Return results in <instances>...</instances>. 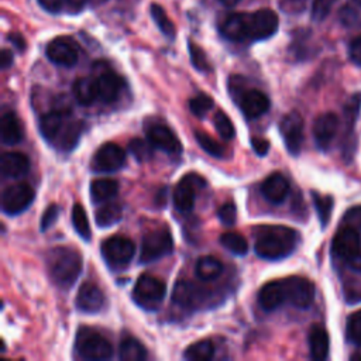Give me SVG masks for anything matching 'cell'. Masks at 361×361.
I'll list each match as a JSON object with an SVG mask.
<instances>
[{"instance_id": "obj_53", "label": "cell", "mask_w": 361, "mask_h": 361, "mask_svg": "<svg viewBox=\"0 0 361 361\" xmlns=\"http://www.w3.org/2000/svg\"><path fill=\"white\" fill-rule=\"evenodd\" d=\"M89 0H67V11L72 15L82 12V9L88 5Z\"/></svg>"}, {"instance_id": "obj_11", "label": "cell", "mask_w": 361, "mask_h": 361, "mask_svg": "<svg viewBox=\"0 0 361 361\" xmlns=\"http://www.w3.org/2000/svg\"><path fill=\"white\" fill-rule=\"evenodd\" d=\"M332 252L347 264L358 257L361 254V238L358 230L347 224L343 226L333 238Z\"/></svg>"}, {"instance_id": "obj_36", "label": "cell", "mask_w": 361, "mask_h": 361, "mask_svg": "<svg viewBox=\"0 0 361 361\" xmlns=\"http://www.w3.org/2000/svg\"><path fill=\"white\" fill-rule=\"evenodd\" d=\"M339 18L341 25L346 27L361 26V0H348L340 9Z\"/></svg>"}, {"instance_id": "obj_25", "label": "cell", "mask_w": 361, "mask_h": 361, "mask_svg": "<svg viewBox=\"0 0 361 361\" xmlns=\"http://www.w3.org/2000/svg\"><path fill=\"white\" fill-rule=\"evenodd\" d=\"M285 302H287V298H285L282 280L270 281L261 287L259 292V304L264 311L267 312L275 311L280 306H282Z\"/></svg>"}, {"instance_id": "obj_38", "label": "cell", "mask_w": 361, "mask_h": 361, "mask_svg": "<svg viewBox=\"0 0 361 361\" xmlns=\"http://www.w3.org/2000/svg\"><path fill=\"white\" fill-rule=\"evenodd\" d=\"M72 224L75 231L85 240V242H89L92 238V231L86 212L81 203H75L72 207Z\"/></svg>"}, {"instance_id": "obj_8", "label": "cell", "mask_w": 361, "mask_h": 361, "mask_svg": "<svg viewBox=\"0 0 361 361\" xmlns=\"http://www.w3.org/2000/svg\"><path fill=\"white\" fill-rule=\"evenodd\" d=\"M36 192L29 184H15L2 193V210L8 216L23 213L34 200Z\"/></svg>"}, {"instance_id": "obj_31", "label": "cell", "mask_w": 361, "mask_h": 361, "mask_svg": "<svg viewBox=\"0 0 361 361\" xmlns=\"http://www.w3.org/2000/svg\"><path fill=\"white\" fill-rule=\"evenodd\" d=\"M123 217V207L118 203H106L95 213V222L99 227H110Z\"/></svg>"}, {"instance_id": "obj_32", "label": "cell", "mask_w": 361, "mask_h": 361, "mask_svg": "<svg viewBox=\"0 0 361 361\" xmlns=\"http://www.w3.org/2000/svg\"><path fill=\"white\" fill-rule=\"evenodd\" d=\"M195 270H196V275L202 281H213L222 275L223 264L216 257L205 256L199 259Z\"/></svg>"}, {"instance_id": "obj_47", "label": "cell", "mask_w": 361, "mask_h": 361, "mask_svg": "<svg viewBox=\"0 0 361 361\" xmlns=\"http://www.w3.org/2000/svg\"><path fill=\"white\" fill-rule=\"evenodd\" d=\"M217 217L224 226H233L237 217V209L233 203H224L217 210Z\"/></svg>"}, {"instance_id": "obj_39", "label": "cell", "mask_w": 361, "mask_h": 361, "mask_svg": "<svg viewBox=\"0 0 361 361\" xmlns=\"http://www.w3.org/2000/svg\"><path fill=\"white\" fill-rule=\"evenodd\" d=\"M312 198H313V203H315V209L318 212V217L319 222L322 224V227H326L330 222V216H332V210H333V198L329 195H320L318 192H312Z\"/></svg>"}, {"instance_id": "obj_49", "label": "cell", "mask_w": 361, "mask_h": 361, "mask_svg": "<svg viewBox=\"0 0 361 361\" xmlns=\"http://www.w3.org/2000/svg\"><path fill=\"white\" fill-rule=\"evenodd\" d=\"M343 220H344V224L360 230L361 229V206H354V207L348 209L346 212Z\"/></svg>"}, {"instance_id": "obj_52", "label": "cell", "mask_w": 361, "mask_h": 361, "mask_svg": "<svg viewBox=\"0 0 361 361\" xmlns=\"http://www.w3.org/2000/svg\"><path fill=\"white\" fill-rule=\"evenodd\" d=\"M252 147L254 150V153L260 157H264L268 154L270 151V142L261 137H253L252 139Z\"/></svg>"}, {"instance_id": "obj_50", "label": "cell", "mask_w": 361, "mask_h": 361, "mask_svg": "<svg viewBox=\"0 0 361 361\" xmlns=\"http://www.w3.org/2000/svg\"><path fill=\"white\" fill-rule=\"evenodd\" d=\"M39 4L51 15H58L67 9V0H39Z\"/></svg>"}, {"instance_id": "obj_2", "label": "cell", "mask_w": 361, "mask_h": 361, "mask_svg": "<svg viewBox=\"0 0 361 361\" xmlns=\"http://www.w3.org/2000/svg\"><path fill=\"white\" fill-rule=\"evenodd\" d=\"M254 250L264 260H282L291 256L299 243V233L281 224H263L254 229Z\"/></svg>"}, {"instance_id": "obj_55", "label": "cell", "mask_w": 361, "mask_h": 361, "mask_svg": "<svg viewBox=\"0 0 361 361\" xmlns=\"http://www.w3.org/2000/svg\"><path fill=\"white\" fill-rule=\"evenodd\" d=\"M9 41L19 50V51H25L26 50V40L23 36L18 34V33H13L9 36Z\"/></svg>"}, {"instance_id": "obj_35", "label": "cell", "mask_w": 361, "mask_h": 361, "mask_svg": "<svg viewBox=\"0 0 361 361\" xmlns=\"http://www.w3.org/2000/svg\"><path fill=\"white\" fill-rule=\"evenodd\" d=\"M361 110V93H354L344 106V125H346V137L354 136V125L358 118Z\"/></svg>"}, {"instance_id": "obj_46", "label": "cell", "mask_w": 361, "mask_h": 361, "mask_svg": "<svg viewBox=\"0 0 361 361\" xmlns=\"http://www.w3.org/2000/svg\"><path fill=\"white\" fill-rule=\"evenodd\" d=\"M333 0H315L312 6V18L316 22H322L330 13Z\"/></svg>"}, {"instance_id": "obj_24", "label": "cell", "mask_w": 361, "mask_h": 361, "mask_svg": "<svg viewBox=\"0 0 361 361\" xmlns=\"http://www.w3.org/2000/svg\"><path fill=\"white\" fill-rule=\"evenodd\" d=\"M261 193L270 203L280 205L287 199L290 193V182L282 174L274 172L263 182Z\"/></svg>"}, {"instance_id": "obj_29", "label": "cell", "mask_w": 361, "mask_h": 361, "mask_svg": "<svg viewBox=\"0 0 361 361\" xmlns=\"http://www.w3.org/2000/svg\"><path fill=\"white\" fill-rule=\"evenodd\" d=\"M118 192V184L110 178L95 179L90 184V198L95 203H103L114 198Z\"/></svg>"}, {"instance_id": "obj_22", "label": "cell", "mask_w": 361, "mask_h": 361, "mask_svg": "<svg viewBox=\"0 0 361 361\" xmlns=\"http://www.w3.org/2000/svg\"><path fill=\"white\" fill-rule=\"evenodd\" d=\"M96 81L99 88V99L104 103L114 102L125 86L123 78L110 69L100 71L96 76Z\"/></svg>"}, {"instance_id": "obj_58", "label": "cell", "mask_w": 361, "mask_h": 361, "mask_svg": "<svg viewBox=\"0 0 361 361\" xmlns=\"http://www.w3.org/2000/svg\"><path fill=\"white\" fill-rule=\"evenodd\" d=\"M288 2H290V4H304L305 0H288Z\"/></svg>"}, {"instance_id": "obj_30", "label": "cell", "mask_w": 361, "mask_h": 361, "mask_svg": "<svg viewBox=\"0 0 361 361\" xmlns=\"http://www.w3.org/2000/svg\"><path fill=\"white\" fill-rule=\"evenodd\" d=\"M118 355L125 361H143L147 358V350L137 339L126 336L120 341Z\"/></svg>"}, {"instance_id": "obj_43", "label": "cell", "mask_w": 361, "mask_h": 361, "mask_svg": "<svg viewBox=\"0 0 361 361\" xmlns=\"http://www.w3.org/2000/svg\"><path fill=\"white\" fill-rule=\"evenodd\" d=\"M188 50H189V55H191V62L195 67V69H198L199 72H209L210 64H209V60H207L205 51L193 41L188 43Z\"/></svg>"}, {"instance_id": "obj_42", "label": "cell", "mask_w": 361, "mask_h": 361, "mask_svg": "<svg viewBox=\"0 0 361 361\" xmlns=\"http://www.w3.org/2000/svg\"><path fill=\"white\" fill-rule=\"evenodd\" d=\"M214 128H216L217 133L220 135V137L224 140H231L236 135L233 122L230 120V117L226 113H223L222 110H219L214 114Z\"/></svg>"}, {"instance_id": "obj_37", "label": "cell", "mask_w": 361, "mask_h": 361, "mask_svg": "<svg viewBox=\"0 0 361 361\" xmlns=\"http://www.w3.org/2000/svg\"><path fill=\"white\" fill-rule=\"evenodd\" d=\"M151 18L154 20V23L157 25V27L160 29V32L170 40H174L175 39V34H177V30H175V26L172 23V20L168 18L167 12L163 9V6L157 5V4H153L151 5Z\"/></svg>"}, {"instance_id": "obj_27", "label": "cell", "mask_w": 361, "mask_h": 361, "mask_svg": "<svg viewBox=\"0 0 361 361\" xmlns=\"http://www.w3.org/2000/svg\"><path fill=\"white\" fill-rule=\"evenodd\" d=\"M309 350H311V357L316 361H323L329 355V348H330V340L326 329L320 325H313L309 336Z\"/></svg>"}, {"instance_id": "obj_10", "label": "cell", "mask_w": 361, "mask_h": 361, "mask_svg": "<svg viewBox=\"0 0 361 361\" xmlns=\"http://www.w3.org/2000/svg\"><path fill=\"white\" fill-rule=\"evenodd\" d=\"M278 16L270 9L247 13V33L249 40L252 41H261L273 37L278 32Z\"/></svg>"}, {"instance_id": "obj_5", "label": "cell", "mask_w": 361, "mask_h": 361, "mask_svg": "<svg viewBox=\"0 0 361 361\" xmlns=\"http://www.w3.org/2000/svg\"><path fill=\"white\" fill-rule=\"evenodd\" d=\"M100 253L109 268L125 270L136 254V246L125 236H111L102 243Z\"/></svg>"}, {"instance_id": "obj_13", "label": "cell", "mask_w": 361, "mask_h": 361, "mask_svg": "<svg viewBox=\"0 0 361 361\" xmlns=\"http://www.w3.org/2000/svg\"><path fill=\"white\" fill-rule=\"evenodd\" d=\"M287 302L298 309H308L315 299V285L304 277H288L282 280Z\"/></svg>"}, {"instance_id": "obj_48", "label": "cell", "mask_w": 361, "mask_h": 361, "mask_svg": "<svg viewBox=\"0 0 361 361\" xmlns=\"http://www.w3.org/2000/svg\"><path fill=\"white\" fill-rule=\"evenodd\" d=\"M58 216H60V206H57L55 203L50 205V206L44 210V214H43V217H41V223H40L41 231L48 230V229L57 222Z\"/></svg>"}, {"instance_id": "obj_34", "label": "cell", "mask_w": 361, "mask_h": 361, "mask_svg": "<svg viewBox=\"0 0 361 361\" xmlns=\"http://www.w3.org/2000/svg\"><path fill=\"white\" fill-rule=\"evenodd\" d=\"M213 355H214V346L212 340H199L191 344L184 353V358L191 361H207V360H212Z\"/></svg>"}, {"instance_id": "obj_18", "label": "cell", "mask_w": 361, "mask_h": 361, "mask_svg": "<svg viewBox=\"0 0 361 361\" xmlns=\"http://www.w3.org/2000/svg\"><path fill=\"white\" fill-rule=\"evenodd\" d=\"M236 103H238L240 110L243 111V114L249 120L259 118L260 116L267 113L270 106H271V102H270L268 96L266 93H263L261 90H257V89L246 90L245 93H242L238 102H236Z\"/></svg>"}, {"instance_id": "obj_7", "label": "cell", "mask_w": 361, "mask_h": 361, "mask_svg": "<svg viewBox=\"0 0 361 361\" xmlns=\"http://www.w3.org/2000/svg\"><path fill=\"white\" fill-rule=\"evenodd\" d=\"M174 240L168 229H157L143 237L140 263L149 264L172 253Z\"/></svg>"}, {"instance_id": "obj_12", "label": "cell", "mask_w": 361, "mask_h": 361, "mask_svg": "<svg viewBox=\"0 0 361 361\" xmlns=\"http://www.w3.org/2000/svg\"><path fill=\"white\" fill-rule=\"evenodd\" d=\"M206 185L205 179L198 174H186L179 179L177 186L174 188L172 199L177 210L182 213H188L195 207L196 192Z\"/></svg>"}, {"instance_id": "obj_54", "label": "cell", "mask_w": 361, "mask_h": 361, "mask_svg": "<svg viewBox=\"0 0 361 361\" xmlns=\"http://www.w3.org/2000/svg\"><path fill=\"white\" fill-rule=\"evenodd\" d=\"M13 65V53L11 50H4L0 55V67L2 69H8Z\"/></svg>"}, {"instance_id": "obj_19", "label": "cell", "mask_w": 361, "mask_h": 361, "mask_svg": "<svg viewBox=\"0 0 361 361\" xmlns=\"http://www.w3.org/2000/svg\"><path fill=\"white\" fill-rule=\"evenodd\" d=\"M75 304L76 308L83 313H97L104 308L106 298L97 285L92 282H85L81 285L76 294Z\"/></svg>"}, {"instance_id": "obj_41", "label": "cell", "mask_w": 361, "mask_h": 361, "mask_svg": "<svg viewBox=\"0 0 361 361\" xmlns=\"http://www.w3.org/2000/svg\"><path fill=\"white\" fill-rule=\"evenodd\" d=\"M346 337L351 344L361 347V311L348 316Z\"/></svg>"}, {"instance_id": "obj_40", "label": "cell", "mask_w": 361, "mask_h": 361, "mask_svg": "<svg viewBox=\"0 0 361 361\" xmlns=\"http://www.w3.org/2000/svg\"><path fill=\"white\" fill-rule=\"evenodd\" d=\"M195 139H196L198 144L200 146V149L203 151H206L209 156H212L214 158L224 157V147L220 143H217L214 139H212L207 133L195 130Z\"/></svg>"}, {"instance_id": "obj_57", "label": "cell", "mask_w": 361, "mask_h": 361, "mask_svg": "<svg viewBox=\"0 0 361 361\" xmlns=\"http://www.w3.org/2000/svg\"><path fill=\"white\" fill-rule=\"evenodd\" d=\"M351 360H353V361H361V353L351 355Z\"/></svg>"}, {"instance_id": "obj_9", "label": "cell", "mask_w": 361, "mask_h": 361, "mask_svg": "<svg viewBox=\"0 0 361 361\" xmlns=\"http://www.w3.org/2000/svg\"><path fill=\"white\" fill-rule=\"evenodd\" d=\"M125 150L116 143H104L95 153L90 168L95 172H116L126 165Z\"/></svg>"}, {"instance_id": "obj_3", "label": "cell", "mask_w": 361, "mask_h": 361, "mask_svg": "<svg viewBox=\"0 0 361 361\" xmlns=\"http://www.w3.org/2000/svg\"><path fill=\"white\" fill-rule=\"evenodd\" d=\"M47 270L53 282L61 290H69L82 273V256L71 247H54L47 253Z\"/></svg>"}, {"instance_id": "obj_17", "label": "cell", "mask_w": 361, "mask_h": 361, "mask_svg": "<svg viewBox=\"0 0 361 361\" xmlns=\"http://www.w3.org/2000/svg\"><path fill=\"white\" fill-rule=\"evenodd\" d=\"M339 130V117L334 113L320 114L313 123V139L319 150H329Z\"/></svg>"}, {"instance_id": "obj_26", "label": "cell", "mask_w": 361, "mask_h": 361, "mask_svg": "<svg viewBox=\"0 0 361 361\" xmlns=\"http://www.w3.org/2000/svg\"><path fill=\"white\" fill-rule=\"evenodd\" d=\"M0 137H2V143L8 146H15L22 142V123L13 111H6L2 114V118H0Z\"/></svg>"}, {"instance_id": "obj_20", "label": "cell", "mask_w": 361, "mask_h": 361, "mask_svg": "<svg viewBox=\"0 0 361 361\" xmlns=\"http://www.w3.org/2000/svg\"><path fill=\"white\" fill-rule=\"evenodd\" d=\"M207 298V294H205V290L202 287H198L188 281H178L174 292H172V301L182 308L195 309L199 308Z\"/></svg>"}, {"instance_id": "obj_4", "label": "cell", "mask_w": 361, "mask_h": 361, "mask_svg": "<svg viewBox=\"0 0 361 361\" xmlns=\"http://www.w3.org/2000/svg\"><path fill=\"white\" fill-rule=\"evenodd\" d=\"M75 350L82 358L92 361L109 360L113 355L110 341L99 332L85 326L79 327L76 332Z\"/></svg>"}, {"instance_id": "obj_45", "label": "cell", "mask_w": 361, "mask_h": 361, "mask_svg": "<svg viewBox=\"0 0 361 361\" xmlns=\"http://www.w3.org/2000/svg\"><path fill=\"white\" fill-rule=\"evenodd\" d=\"M153 144L150 142H144L142 139H135L129 143V150L130 153L139 160V161H146L150 160L153 156Z\"/></svg>"}, {"instance_id": "obj_14", "label": "cell", "mask_w": 361, "mask_h": 361, "mask_svg": "<svg viewBox=\"0 0 361 361\" xmlns=\"http://www.w3.org/2000/svg\"><path fill=\"white\" fill-rule=\"evenodd\" d=\"M304 117L298 111L288 113L280 123V132L290 154L298 156L304 144Z\"/></svg>"}, {"instance_id": "obj_56", "label": "cell", "mask_w": 361, "mask_h": 361, "mask_svg": "<svg viewBox=\"0 0 361 361\" xmlns=\"http://www.w3.org/2000/svg\"><path fill=\"white\" fill-rule=\"evenodd\" d=\"M240 2H242V0H220V4L224 5V6H227V8H233V6H236L237 4H240Z\"/></svg>"}, {"instance_id": "obj_51", "label": "cell", "mask_w": 361, "mask_h": 361, "mask_svg": "<svg viewBox=\"0 0 361 361\" xmlns=\"http://www.w3.org/2000/svg\"><path fill=\"white\" fill-rule=\"evenodd\" d=\"M348 55H350V60L361 67V37H355L351 43H350V47H348Z\"/></svg>"}, {"instance_id": "obj_16", "label": "cell", "mask_w": 361, "mask_h": 361, "mask_svg": "<svg viewBox=\"0 0 361 361\" xmlns=\"http://www.w3.org/2000/svg\"><path fill=\"white\" fill-rule=\"evenodd\" d=\"M147 140L154 149H158L170 156H179L182 153V144L175 133L165 125H151L146 128Z\"/></svg>"}, {"instance_id": "obj_1", "label": "cell", "mask_w": 361, "mask_h": 361, "mask_svg": "<svg viewBox=\"0 0 361 361\" xmlns=\"http://www.w3.org/2000/svg\"><path fill=\"white\" fill-rule=\"evenodd\" d=\"M82 122L74 118L67 109H55L46 113L39 123L43 139L62 153L72 151L81 140Z\"/></svg>"}, {"instance_id": "obj_33", "label": "cell", "mask_w": 361, "mask_h": 361, "mask_svg": "<svg viewBox=\"0 0 361 361\" xmlns=\"http://www.w3.org/2000/svg\"><path fill=\"white\" fill-rule=\"evenodd\" d=\"M220 245L234 256H246L249 253L247 240L234 231L223 233L220 236Z\"/></svg>"}, {"instance_id": "obj_44", "label": "cell", "mask_w": 361, "mask_h": 361, "mask_svg": "<svg viewBox=\"0 0 361 361\" xmlns=\"http://www.w3.org/2000/svg\"><path fill=\"white\" fill-rule=\"evenodd\" d=\"M213 99L205 93H199L189 100V109L196 117H203L207 111L213 109Z\"/></svg>"}, {"instance_id": "obj_21", "label": "cell", "mask_w": 361, "mask_h": 361, "mask_svg": "<svg viewBox=\"0 0 361 361\" xmlns=\"http://www.w3.org/2000/svg\"><path fill=\"white\" fill-rule=\"evenodd\" d=\"M222 36L230 41H247V13H231L223 18L219 25Z\"/></svg>"}, {"instance_id": "obj_28", "label": "cell", "mask_w": 361, "mask_h": 361, "mask_svg": "<svg viewBox=\"0 0 361 361\" xmlns=\"http://www.w3.org/2000/svg\"><path fill=\"white\" fill-rule=\"evenodd\" d=\"M76 102L82 106H90L99 97V88L96 78L83 76L75 81L72 88Z\"/></svg>"}, {"instance_id": "obj_15", "label": "cell", "mask_w": 361, "mask_h": 361, "mask_svg": "<svg viewBox=\"0 0 361 361\" xmlns=\"http://www.w3.org/2000/svg\"><path fill=\"white\" fill-rule=\"evenodd\" d=\"M46 54L48 60L60 67H74L78 62V47L68 37H57L48 43Z\"/></svg>"}, {"instance_id": "obj_23", "label": "cell", "mask_w": 361, "mask_h": 361, "mask_svg": "<svg viewBox=\"0 0 361 361\" xmlns=\"http://www.w3.org/2000/svg\"><path fill=\"white\" fill-rule=\"evenodd\" d=\"M30 170V160L19 151H9L0 157V172L5 178H20Z\"/></svg>"}, {"instance_id": "obj_6", "label": "cell", "mask_w": 361, "mask_h": 361, "mask_svg": "<svg viewBox=\"0 0 361 361\" xmlns=\"http://www.w3.org/2000/svg\"><path fill=\"white\" fill-rule=\"evenodd\" d=\"M167 295V285L157 277L142 275L133 290V301L146 311H157Z\"/></svg>"}]
</instances>
